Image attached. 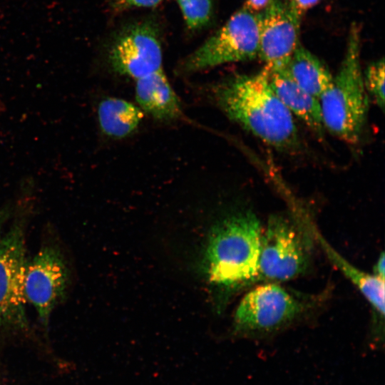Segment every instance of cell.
I'll return each instance as SVG.
<instances>
[{"mask_svg":"<svg viewBox=\"0 0 385 385\" xmlns=\"http://www.w3.org/2000/svg\"><path fill=\"white\" fill-rule=\"evenodd\" d=\"M69 280V270L63 255L54 245L41 247L26 262L25 299L36 310L43 327H48L53 309L64 298Z\"/></svg>","mask_w":385,"mask_h":385,"instance_id":"obj_9","label":"cell"},{"mask_svg":"<svg viewBox=\"0 0 385 385\" xmlns=\"http://www.w3.org/2000/svg\"><path fill=\"white\" fill-rule=\"evenodd\" d=\"M107 61L114 72L135 81L163 70L157 24L144 19L125 26L111 43Z\"/></svg>","mask_w":385,"mask_h":385,"instance_id":"obj_8","label":"cell"},{"mask_svg":"<svg viewBox=\"0 0 385 385\" xmlns=\"http://www.w3.org/2000/svg\"><path fill=\"white\" fill-rule=\"evenodd\" d=\"M384 59L381 58L369 64L363 73L364 83L369 98L376 106L384 108Z\"/></svg>","mask_w":385,"mask_h":385,"instance_id":"obj_17","label":"cell"},{"mask_svg":"<svg viewBox=\"0 0 385 385\" xmlns=\"http://www.w3.org/2000/svg\"><path fill=\"white\" fill-rule=\"evenodd\" d=\"M271 0H246L244 7L255 12H262L269 4Z\"/></svg>","mask_w":385,"mask_h":385,"instance_id":"obj_21","label":"cell"},{"mask_svg":"<svg viewBox=\"0 0 385 385\" xmlns=\"http://www.w3.org/2000/svg\"><path fill=\"white\" fill-rule=\"evenodd\" d=\"M285 70L299 87L318 99L333 79L326 65L301 45L294 51Z\"/></svg>","mask_w":385,"mask_h":385,"instance_id":"obj_14","label":"cell"},{"mask_svg":"<svg viewBox=\"0 0 385 385\" xmlns=\"http://www.w3.org/2000/svg\"><path fill=\"white\" fill-rule=\"evenodd\" d=\"M385 257L384 253L382 252L378 258L376 264L374 266L373 274L375 276L384 279V273H385Z\"/></svg>","mask_w":385,"mask_h":385,"instance_id":"obj_22","label":"cell"},{"mask_svg":"<svg viewBox=\"0 0 385 385\" xmlns=\"http://www.w3.org/2000/svg\"><path fill=\"white\" fill-rule=\"evenodd\" d=\"M14 205H12L11 202H9L0 207V239L4 233V227L14 213Z\"/></svg>","mask_w":385,"mask_h":385,"instance_id":"obj_20","label":"cell"},{"mask_svg":"<svg viewBox=\"0 0 385 385\" xmlns=\"http://www.w3.org/2000/svg\"><path fill=\"white\" fill-rule=\"evenodd\" d=\"M262 230L250 210L228 215L211 227L200 264L217 297L225 300L257 280Z\"/></svg>","mask_w":385,"mask_h":385,"instance_id":"obj_2","label":"cell"},{"mask_svg":"<svg viewBox=\"0 0 385 385\" xmlns=\"http://www.w3.org/2000/svg\"><path fill=\"white\" fill-rule=\"evenodd\" d=\"M265 66L250 75H235L218 83L214 99L232 121L265 144L281 151L299 148L294 117L273 91Z\"/></svg>","mask_w":385,"mask_h":385,"instance_id":"obj_1","label":"cell"},{"mask_svg":"<svg viewBox=\"0 0 385 385\" xmlns=\"http://www.w3.org/2000/svg\"><path fill=\"white\" fill-rule=\"evenodd\" d=\"M318 241L329 260L354 284L381 319L384 317V279L356 267L318 233Z\"/></svg>","mask_w":385,"mask_h":385,"instance_id":"obj_15","label":"cell"},{"mask_svg":"<svg viewBox=\"0 0 385 385\" xmlns=\"http://www.w3.org/2000/svg\"><path fill=\"white\" fill-rule=\"evenodd\" d=\"M260 14L258 58L270 70L285 68L299 45L302 17L286 0H271Z\"/></svg>","mask_w":385,"mask_h":385,"instance_id":"obj_10","label":"cell"},{"mask_svg":"<svg viewBox=\"0 0 385 385\" xmlns=\"http://www.w3.org/2000/svg\"><path fill=\"white\" fill-rule=\"evenodd\" d=\"M360 54L361 30L357 24L352 23L339 69L319 98L325 130L351 145L361 138L369 103Z\"/></svg>","mask_w":385,"mask_h":385,"instance_id":"obj_3","label":"cell"},{"mask_svg":"<svg viewBox=\"0 0 385 385\" xmlns=\"http://www.w3.org/2000/svg\"><path fill=\"white\" fill-rule=\"evenodd\" d=\"M19 191L15 219L0 239V330L3 331H25L29 327L24 286L25 224L35 187L21 183Z\"/></svg>","mask_w":385,"mask_h":385,"instance_id":"obj_4","label":"cell"},{"mask_svg":"<svg viewBox=\"0 0 385 385\" xmlns=\"http://www.w3.org/2000/svg\"><path fill=\"white\" fill-rule=\"evenodd\" d=\"M269 77L275 94L292 115L300 119L318 138H323L325 128L319 99L299 87L285 68L270 70Z\"/></svg>","mask_w":385,"mask_h":385,"instance_id":"obj_11","label":"cell"},{"mask_svg":"<svg viewBox=\"0 0 385 385\" xmlns=\"http://www.w3.org/2000/svg\"><path fill=\"white\" fill-rule=\"evenodd\" d=\"M135 81L137 105L144 113L160 121H169L183 117L180 99L163 70Z\"/></svg>","mask_w":385,"mask_h":385,"instance_id":"obj_12","label":"cell"},{"mask_svg":"<svg viewBox=\"0 0 385 385\" xmlns=\"http://www.w3.org/2000/svg\"><path fill=\"white\" fill-rule=\"evenodd\" d=\"M260 14L242 7L183 61L181 70L194 73L258 58Z\"/></svg>","mask_w":385,"mask_h":385,"instance_id":"obj_6","label":"cell"},{"mask_svg":"<svg viewBox=\"0 0 385 385\" xmlns=\"http://www.w3.org/2000/svg\"><path fill=\"white\" fill-rule=\"evenodd\" d=\"M144 112L130 101L116 97L101 98L96 106V118L101 133L106 137L120 139L137 130Z\"/></svg>","mask_w":385,"mask_h":385,"instance_id":"obj_13","label":"cell"},{"mask_svg":"<svg viewBox=\"0 0 385 385\" xmlns=\"http://www.w3.org/2000/svg\"><path fill=\"white\" fill-rule=\"evenodd\" d=\"M180 7L186 26L197 30L207 25L212 16L211 0H175Z\"/></svg>","mask_w":385,"mask_h":385,"instance_id":"obj_16","label":"cell"},{"mask_svg":"<svg viewBox=\"0 0 385 385\" xmlns=\"http://www.w3.org/2000/svg\"><path fill=\"white\" fill-rule=\"evenodd\" d=\"M304 309L302 302L277 283L260 284L237 305L233 332L241 337H267L289 325Z\"/></svg>","mask_w":385,"mask_h":385,"instance_id":"obj_7","label":"cell"},{"mask_svg":"<svg viewBox=\"0 0 385 385\" xmlns=\"http://www.w3.org/2000/svg\"><path fill=\"white\" fill-rule=\"evenodd\" d=\"M312 242L306 232L282 214L271 215L263 227L257 280L288 281L309 267Z\"/></svg>","mask_w":385,"mask_h":385,"instance_id":"obj_5","label":"cell"},{"mask_svg":"<svg viewBox=\"0 0 385 385\" xmlns=\"http://www.w3.org/2000/svg\"><path fill=\"white\" fill-rule=\"evenodd\" d=\"M290 7L301 17L309 9L319 4L322 0H286Z\"/></svg>","mask_w":385,"mask_h":385,"instance_id":"obj_19","label":"cell"},{"mask_svg":"<svg viewBox=\"0 0 385 385\" xmlns=\"http://www.w3.org/2000/svg\"><path fill=\"white\" fill-rule=\"evenodd\" d=\"M163 0H113L111 8L113 11L122 12L131 9L153 7Z\"/></svg>","mask_w":385,"mask_h":385,"instance_id":"obj_18","label":"cell"}]
</instances>
